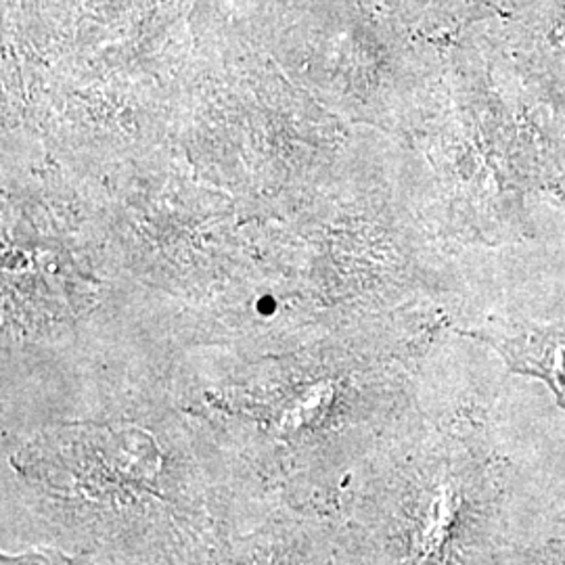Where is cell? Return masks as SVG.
<instances>
[{
  "label": "cell",
  "instance_id": "6da1fadb",
  "mask_svg": "<svg viewBox=\"0 0 565 565\" xmlns=\"http://www.w3.org/2000/svg\"><path fill=\"white\" fill-rule=\"evenodd\" d=\"M490 28L507 51L565 93V0H518Z\"/></svg>",
  "mask_w": 565,
  "mask_h": 565
},
{
  "label": "cell",
  "instance_id": "7a4b0ae2",
  "mask_svg": "<svg viewBox=\"0 0 565 565\" xmlns=\"http://www.w3.org/2000/svg\"><path fill=\"white\" fill-rule=\"evenodd\" d=\"M406 20L417 23L497 20L507 15L518 0H394Z\"/></svg>",
  "mask_w": 565,
  "mask_h": 565
}]
</instances>
